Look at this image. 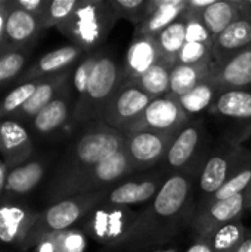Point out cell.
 I'll use <instances>...</instances> for the list:
<instances>
[{
    "label": "cell",
    "mask_w": 251,
    "mask_h": 252,
    "mask_svg": "<svg viewBox=\"0 0 251 252\" xmlns=\"http://www.w3.org/2000/svg\"><path fill=\"white\" fill-rule=\"evenodd\" d=\"M123 149L124 134L115 128L102 123H92L80 128L77 139L65 151L47 193L52 195Z\"/></svg>",
    "instance_id": "2"
},
{
    "label": "cell",
    "mask_w": 251,
    "mask_h": 252,
    "mask_svg": "<svg viewBox=\"0 0 251 252\" xmlns=\"http://www.w3.org/2000/svg\"><path fill=\"white\" fill-rule=\"evenodd\" d=\"M47 1L49 0H12L13 6L37 16L38 19H41L43 13H44V9L47 6Z\"/></svg>",
    "instance_id": "41"
},
{
    "label": "cell",
    "mask_w": 251,
    "mask_h": 252,
    "mask_svg": "<svg viewBox=\"0 0 251 252\" xmlns=\"http://www.w3.org/2000/svg\"><path fill=\"white\" fill-rule=\"evenodd\" d=\"M10 10V3L9 0H4L3 4L0 6V52L4 50V37H6V22Z\"/></svg>",
    "instance_id": "42"
},
{
    "label": "cell",
    "mask_w": 251,
    "mask_h": 252,
    "mask_svg": "<svg viewBox=\"0 0 251 252\" xmlns=\"http://www.w3.org/2000/svg\"><path fill=\"white\" fill-rule=\"evenodd\" d=\"M161 61V53L154 37L133 34L123 65L124 81H136L152 65Z\"/></svg>",
    "instance_id": "19"
},
{
    "label": "cell",
    "mask_w": 251,
    "mask_h": 252,
    "mask_svg": "<svg viewBox=\"0 0 251 252\" xmlns=\"http://www.w3.org/2000/svg\"><path fill=\"white\" fill-rule=\"evenodd\" d=\"M72 69L74 68L67 69L64 72H59V74H55V75L40 78L38 86H37L36 92L33 93V96L27 100V103L19 111H16L9 118L15 120V121L33 120L38 112H41L58 96V93L62 90V87L70 81V78L72 75Z\"/></svg>",
    "instance_id": "23"
},
{
    "label": "cell",
    "mask_w": 251,
    "mask_h": 252,
    "mask_svg": "<svg viewBox=\"0 0 251 252\" xmlns=\"http://www.w3.org/2000/svg\"><path fill=\"white\" fill-rule=\"evenodd\" d=\"M86 55H87L86 52H83L80 47H77L74 44H68V46H62L59 49H55V50L43 55L30 68H27L21 74V77L16 80V83L22 84V83L31 81V80H40V78L71 69Z\"/></svg>",
    "instance_id": "17"
},
{
    "label": "cell",
    "mask_w": 251,
    "mask_h": 252,
    "mask_svg": "<svg viewBox=\"0 0 251 252\" xmlns=\"http://www.w3.org/2000/svg\"><path fill=\"white\" fill-rule=\"evenodd\" d=\"M123 81V66L114 56L99 50V56L92 69L86 93L81 100L74 105L71 120L72 127L83 128L92 123H99L104 108L117 93Z\"/></svg>",
    "instance_id": "3"
},
{
    "label": "cell",
    "mask_w": 251,
    "mask_h": 252,
    "mask_svg": "<svg viewBox=\"0 0 251 252\" xmlns=\"http://www.w3.org/2000/svg\"><path fill=\"white\" fill-rule=\"evenodd\" d=\"M194 176L188 173L170 174L158 195L143 211L123 252H139L167 244L180 232L183 224L192 221L195 213Z\"/></svg>",
    "instance_id": "1"
},
{
    "label": "cell",
    "mask_w": 251,
    "mask_h": 252,
    "mask_svg": "<svg viewBox=\"0 0 251 252\" xmlns=\"http://www.w3.org/2000/svg\"><path fill=\"white\" fill-rule=\"evenodd\" d=\"M10 10L6 22V37H4V50L9 49H30V46L37 40L43 31L40 19L16 6L12 0Z\"/></svg>",
    "instance_id": "20"
},
{
    "label": "cell",
    "mask_w": 251,
    "mask_h": 252,
    "mask_svg": "<svg viewBox=\"0 0 251 252\" xmlns=\"http://www.w3.org/2000/svg\"><path fill=\"white\" fill-rule=\"evenodd\" d=\"M246 154L247 151L244 148L228 142L209 157L198 179V188L206 198L213 196L226 183Z\"/></svg>",
    "instance_id": "14"
},
{
    "label": "cell",
    "mask_w": 251,
    "mask_h": 252,
    "mask_svg": "<svg viewBox=\"0 0 251 252\" xmlns=\"http://www.w3.org/2000/svg\"><path fill=\"white\" fill-rule=\"evenodd\" d=\"M204 136V121L200 117L192 118L182 128V131L170 145L164 159L166 173L169 176L175 173L191 174V167L197 162L198 157L203 152V145L206 143Z\"/></svg>",
    "instance_id": "10"
},
{
    "label": "cell",
    "mask_w": 251,
    "mask_h": 252,
    "mask_svg": "<svg viewBox=\"0 0 251 252\" xmlns=\"http://www.w3.org/2000/svg\"><path fill=\"white\" fill-rule=\"evenodd\" d=\"M207 61H213L212 47L201 43H185L178 55L176 63L180 65H197Z\"/></svg>",
    "instance_id": "39"
},
{
    "label": "cell",
    "mask_w": 251,
    "mask_h": 252,
    "mask_svg": "<svg viewBox=\"0 0 251 252\" xmlns=\"http://www.w3.org/2000/svg\"><path fill=\"white\" fill-rule=\"evenodd\" d=\"M78 3L80 0H49L44 13L40 19L41 28L43 30L52 27L58 28L62 22H65L72 15Z\"/></svg>",
    "instance_id": "37"
},
{
    "label": "cell",
    "mask_w": 251,
    "mask_h": 252,
    "mask_svg": "<svg viewBox=\"0 0 251 252\" xmlns=\"http://www.w3.org/2000/svg\"><path fill=\"white\" fill-rule=\"evenodd\" d=\"M244 195H246V205H244V208H246V211H249V210H251V183L250 186L247 188V190L244 192Z\"/></svg>",
    "instance_id": "47"
},
{
    "label": "cell",
    "mask_w": 251,
    "mask_h": 252,
    "mask_svg": "<svg viewBox=\"0 0 251 252\" xmlns=\"http://www.w3.org/2000/svg\"><path fill=\"white\" fill-rule=\"evenodd\" d=\"M148 96L132 81H123L117 93L111 97L101 114L99 123L121 131L151 103Z\"/></svg>",
    "instance_id": "12"
},
{
    "label": "cell",
    "mask_w": 251,
    "mask_h": 252,
    "mask_svg": "<svg viewBox=\"0 0 251 252\" xmlns=\"http://www.w3.org/2000/svg\"><path fill=\"white\" fill-rule=\"evenodd\" d=\"M139 211L102 202L84 219L83 230L98 244L114 251H121L129 242Z\"/></svg>",
    "instance_id": "6"
},
{
    "label": "cell",
    "mask_w": 251,
    "mask_h": 252,
    "mask_svg": "<svg viewBox=\"0 0 251 252\" xmlns=\"http://www.w3.org/2000/svg\"><path fill=\"white\" fill-rule=\"evenodd\" d=\"M247 235V229L243 224V220L238 219L219 230H216L210 238V245L213 252H235L241 245Z\"/></svg>",
    "instance_id": "34"
},
{
    "label": "cell",
    "mask_w": 251,
    "mask_h": 252,
    "mask_svg": "<svg viewBox=\"0 0 251 252\" xmlns=\"http://www.w3.org/2000/svg\"><path fill=\"white\" fill-rule=\"evenodd\" d=\"M186 9V0H160L157 10L139 27H135L133 34H142L155 37L164 28L183 16Z\"/></svg>",
    "instance_id": "26"
},
{
    "label": "cell",
    "mask_w": 251,
    "mask_h": 252,
    "mask_svg": "<svg viewBox=\"0 0 251 252\" xmlns=\"http://www.w3.org/2000/svg\"><path fill=\"white\" fill-rule=\"evenodd\" d=\"M251 47V19L240 15L220 35L213 41L212 53L217 65L225 63L235 55Z\"/></svg>",
    "instance_id": "21"
},
{
    "label": "cell",
    "mask_w": 251,
    "mask_h": 252,
    "mask_svg": "<svg viewBox=\"0 0 251 252\" xmlns=\"http://www.w3.org/2000/svg\"><path fill=\"white\" fill-rule=\"evenodd\" d=\"M157 252H178V250L176 248H167V250H161V251Z\"/></svg>",
    "instance_id": "48"
},
{
    "label": "cell",
    "mask_w": 251,
    "mask_h": 252,
    "mask_svg": "<svg viewBox=\"0 0 251 252\" xmlns=\"http://www.w3.org/2000/svg\"><path fill=\"white\" fill-rule=\"evenodd\" d=\"M191 121L183 111L179 99L167 94L164 97L152 99L151 103L132 123H129L121 133L135 131H155L167 134H179L182 128Z\"/></svg>",
    "instance_id": "8"
},
{
    "label": "cell",
    "mask_w": 251,
    "mask_h": 252,
    "mask_svg": "<svg viewBox=\"0 0 251 252\" xmlns=\"http://www.w3.org/2000/svg\"><path fill=\"white\" fill-rule=\"evenodd\" d=\"M246 195H237L223 201H213L200 204L192 217V229L197 239H209L220 227L241 219L246 211Z\"/></svg>",
    "instance_id": "13"
},
{
    "label": "cell",
    "mask_w": 251,
    "mask_h": 252,
    "mask_svg": "<svg viewBox=\"0 0 251 252\" xmlns=\"http://www.w3.org/2000/svg\"><path fill=\"white\" fill-rule=\"evenodd\" d=\"M87 247V236L83 230L70 229L43 235L37 239L34 252H84Z\"/></svg>",
    "instance_id": "27"
},
{
    "label": "cell",
    "mask_w": 251,
    "mask_h": 252,
    "mask_svg": "<svg viewBox=\"0 0 251 252\" xmlns=\"http://www.w3.org/2000/svg\"><path fill=\"white\" fill-rule=\"evenodd\" d=\"M6 176H7V168L0 158V193L4 190V186H6Z\"/></svg>",
    "instance_id": "46"
},
{
    "label": "cell",
    "mask_w": 251,
    "mask_h": 252,
    "mask_svg": "<svg viewBox=\"0 0 251 252\" xmlns=\"http://www.w3.org/2000/svg\"><path fill=\"white\" fill-rule=\"evenodd\" d=\"M74 105H75V97L71 89V78H70V81L62 87L58 96L31 120L34 131L41 136H47L58 131L72 120Z\"/></svg>",
    "instance_id": "18"
},
{
    "label": "cell",
    "mask_w": 251,
    "mask_h": 252,
    "mask_svg": "<svg viewBox=\"0 0 251 252\" xmlns=\"http://www.w3.org/2000/svg\"><path fill=\"white\" fill-rule=\"evenodd\" d=\"M210 81L223 90L251 89V47L215 66Z\"/></svg>",
    "instance_id": "22"
},
{
    "label": "cell",
    "mask_w": 251,
    "mask_h": 252,
    "mask_svg": "<svg viewBox=\"0 0 251 252\" xmlns=\"http://www.w3.org/2000/svg\"><path fill=\"white\" fill-rule=\"evenodd\" d=\"M238 4H240V13L251 19V0H238Z\"/></svg>",
    "instance_id": "44"
},
{
    "label": "cell",
    "mask_w": 251,
    "mask_h": 252,
    "mask_svg": "<svg viewBox=\"0 0 251 252\" xmlns=\"http://www.w3.org/2000/svg\"><path fill=\"white\" fill-rule=\"evenodd\" d=\"M37 213L18 205L0 207V241L22 248L31 232Z\"/></svg>",
    "instance_id": "24"
},
{
    "label": "cell",
    "mask_w": 251,
    "mask_h": 252,
    "mask_svg": "<svg viewBox=\"0 0 251 252\" xmlns=\"http://www.w3.org/2000/svg\"><path fill=\"white\" fill-rule=\"evenodd\" d=\"M238 0H216L201 13V21L213 38L220 35L234 21L240 18Z\"/></svg>",
    "instance_id": "29"
},
{
    "label": "cell",
    "mask_w": 251,
    "mask_h": 252,
    "mask_svg": "<svg viewBox=\"0 0 251 252\" xmlns=\"http://www.w3.org/2000/svg\"><path fill=\"white\" fill-rule=\"evenodd\" d=\"M186 252H213V250H212V245H210L209 239H197L186 250Z\"/></svg>",
    "instance_id": "43"
},
{
    "label": "cell",
    "mask_w": 251,
    "mask_h": 252,
    "mask_svg": "<svg viewBox=\"0 0 251 252\" xmlns=\"http://www.w3.org/2000/svg\"><path fill=\"white\" fill-rule=\"evenodd\" d=\"M133 173H136L135 165L132 164L130 158L123 149L114 154L112 157L107 158L105 161L99 162L78 179L70 182L59 190L53 192L52 195H49V198L58 202L71 196L108 190L115 185L121 183L126 177H129Z\"/></svg>",
    "instance_id": "7"
},
{
    "label": "cell",
    "mask_w": 251,
    "mask_h": 252,
    "mask_svg": "<svg viewBox=\"0 0 251 252\" xmlns=\"http://www.w3.org/2000/svg\"><path fill=\"white\" fill-rule=\"evenodd\" d=\"M34 145L28 131L19 121L0 120V158L7 170L16 168L30 161Z\"/></svg>",
    "instance_id": "15"
},
{
    "label": "cell",
    "mask_w": 251,
    "mask_h": 252,
    "mask_svg": "<svg viewBox=\"0 0 251 252\" xmlns=\"http://www.w3.org/2000/svg\"><path fill=\"white\" fill-rule=\"evenodd\" d=\"M173 66L175 65L161 59L133 83L152 99L164 97L170 92V77Z\"/></svg>",
    "instance_id": "30"
},
{
    "label": "cell",
    "mask_w": 251,
    "mask_h": 252,
    "mask_svg": "<svg viewBox=\"0 0 251 252\" xmlns=\"http://www.w3.org/2000/svg\"><path fill=\"white\" fill-rule=\"evenodd\" d=\"M251 183V154L247 152L240 162V165L234 170L231 177L226 180V183L210 198H207L204 202H213V201H223L234 198L237 195H241L247 190ZM201 202V204H204Z\"/></svg>",
    "instance_id": "33"
},
{
    "label": "cell",
    "mask_w": 251,
    "mask_h": 252,
    "mask_svg": "<svg viewBox=\"0 0 251 252\" xmlns=\"http://www.w3.org/2000/svg\"><path fill=\"white\" fill-rule=\"evenodd\" d=\"M235 252H251V232L247 230V235H246L244 241L241 242V245L237 248Z\"/></svg>",
    "instance_id": "45"
},
{
    "label": "cell",
    "mask_w": 251,
    "mask_h": 252,
    "mask_svg": "<svg viewBox=\"0 0 251 252\" xmlns=\"http://www.w3.org/2000/svg\"><path fill=\"white\" fill-rule=\"evenodd\" d=\"M38 81L40 80H31V81L18 84L12 92H9L4 96V99L0 102V120H6L12 117L16 111H19L36 92Z\"/></svg>",
    "instance_id": "35"
},
{
    "label": "cell",
    "mask_w": 251,
    "mask_h": 252,
    "mask_svg": "<svg viewBox=\"0 0 251 252\" xmlns=\"http://www.w3.org/2000/svg\"><path fill=\"white\" fill-rule=\"evenodd\" d=\"M108 192L109 189L96 193L71 196L52 204L49 208H46L41 213H37L34 226L28 233V238L25 239L22 250L33 248L37 239L41 238L43 235L72 229L75 223L86 219L92 213V210H95L98 205L105 202Z\"/></svg>",
    "instance_id": "5"
},
{
    "label": "cell",
    "mask_w": 251,
    "mask_h": 252,
    "mask_svg": "<svg viewBox=\"0 0 251 252\" xmlns=\"http://www.w3.org/2000/svg\"><path fill=\"white\" fill-rule=\"evenodd\" d=\"M3 1H4V0H0V6H1V4H3Z\"/></svg>",
    "instance_id": "49"
},
{
    "label": "cell",
    "mask_w": 251,
    "mask_h": 252,
    "mask_svg": "<svg viewBox=\"0 0 251 252\" xmlns=\"http://www.w3.org/2000/svg\"><path fill=\"white\" fill-rule=\"evenodd\" d=\"M46 165L41 161H28L7 171L4 190L13 195L31 192L44 177Z\"/></svg>",
    "instance_id": "28"
},
{
    "label": "cell",
    "mask_w": 251,
    "mask_h": 252,
    "mask_svg": "<svg viewBox=\"0 0 251 252\" xmlns=\"http://www.w3.org/2000/svg\"><path fill=\"white\" fill-rule=\"evenodd\" d=\"M118 19H126L139 27L146 19V0H109Z\"/></svg>",
    "instance_id": "38"
},
{
    "label": "cell",
    "mask_w": 251,
    "mask_h": 252,
    "mask_svg": "<svg viewBox=\"0 0 251 252\" xmlns=\"http://www.w3.org/2000/svg\"><path fill=\"white\" fill-rule=\"evenodd\" d=\"M209 112L231 130L229 143L241 146L251 134V89L220 92Z\"/></svg>",
    "instance_id": "9"
},
{
    "label": "cell",
    "mask_w": 251,
    "mask_h": 252,
    "mask_svg": "<svg viewBox=\"0 0 251 252\" xmlns=\"http://www.w3.org/2000/svg\"><path fill=\"white\" fill-rule=\"evenodd\" d=\"M216 62L207 61L203 63L197 65H180L175 63L172 69V77H170V92L169 94L179 99L189 93L192 89L200 86L201 83L210 80L213 71H215Z\"/></svg>",
    "instance_id": "25"
},
{
    "label": "cell",
    "mask_w": 251,
    "mask_h": 252,
    "mask_svg": "<svg viewBox=\"0 0 251 252\" xmlns=\"http://www.w3.org/2000/svg\"><path fill=\"white\" fill-rule=\"evenodd\" d=\"M178 134L135 131L124 134V152L130 158L136 171L149 170L164 162L170 145Z\"/></svg>",
    "instance_id": "11"
},
{
    "label": "cell",
    "mask_w": 251,
    "mask_h": 252,
    "mask_svg": "<svg viewBox=\"0 0 251 252\" xmlns=\"http://www.w3.org/2000/svg\"><path fill=\"white\" fill-rule=\"evenodd\" d=\"M220 92L222 90L216 84H213L210 80H207V81L201 83L200 86H197L195 89H192L185 96L179 97V102H180L183 111L186 112V115L192 120V118H197L204 111L209 112V109L213 106V103L216 102Z\"/></svg>",
    "instance_id": "32"
},
{
    "label": "cell",
    "mask_w": 251,
    "mask_h": 252,
    "mask_svg": "<svg viewBox=\"0 0 251 252\" xmlns=\"http://www.w3.org/2000/svg\"><path fill=\"white\" fill-rule=\"evenodd\" d=\"M154 38L158 44L161 59L175 65L179 52L182 50L183 44L186 43V19H185V16L175 21L172 25H169L161 32H158Z\"/></svg>",
    "instance_id": "31"
},
{
    "label": "cell",
    "mask_w": 251,
    "mask_h": 252,
    "mask_svg": "<svg viewBox=\"0 0 251 252\" xmlns=\"http://www.w3.org/2000/svg\"><path fill=\"white\" fill-rule=\"evenodd\" d=\"M183 16L186 19V41L188 43H201V44H207V46L213 47L215 38L206 28V25L203 24L201 18L194 16V15H186V13H183Z\"/></svg>",
    "instance_id": "40"
},
{
    "label": "cell",
    "mask_w": 251,
    "mask_h": 252,
    "mask_svg": "<svg viewBox=\"0 0 251 252\" xmlns=\"http://www.w3.org/2000/svg\"><path fill=\"white\" fill-rule=\"evenodd\" d=\"M167 179H169L167 173H157L152 177H146L138 182L135 180L121 182L109 189L105 204L130 208L132 205L152 202Z\"/></svg>",
    "instance_id": "16"
},
{
    "label": "cell",
    "mask_w": 251,
    "mask_h": 252,
    "mask_svg": "<svg viewBox=\"0 0 251 252\" xmlns=\"http://www.w3.org/2000/svg\"><path fill=\"white\" fill-rule=\"evenodd\" d=\"M28 49H9L0 52V84L18 80L25 71Z\"/></svg>",
    "instance_id": "36"
},
{
    "label": "cell",
    "mask_w": 251,
    "mask_h": 252,
    "mask_svg": "<svg viewBox=\"0 0 251 252\" xmlns=\"http://www.w3.org/2000/svg\"><path fill=\"white\" fill-rule=\"evenodd\" d=\"M118 22L109 0H80L72 15L58 27L71 44L86 53L99 50Z\"/></svg>",
    "instance_id": "4"
}]
</instances>
